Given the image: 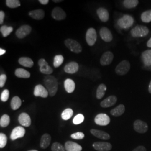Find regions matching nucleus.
<instances>
[{"instance_id":"obj_25","label":"nucleus","mask_w":151,"mask_h":151,"mask_svg":"<svg viewBox=\"0 0 151 151\" xmlns=\"http://www.w3.org/2000/svg\"><path fill=\"white\" fill-rule=\"evenodd\" d=\"M51 142V136L49 134L45 133L42 136L40 146L42 149H45L48 147Z\"/></svg>"},{"instance_id":"obj_16","label":"nucleus","mask_w":151,"mask_h":151,"mask_svg":"<svg viewBox=\"0 0 151 151\" xmlns=\"http://www.w3.org/2000/svg\"><path fill=\"white\" fill-rule=\"evenodd\" d=\"M100 35L105 42H110L113 40V35L110 30L106 27H103L100 30Z\"/></svg>"},{"instance_id":"obj_15","label":"nucleus","mask_w":151,"mask_h":151,"mask_svg":"<svg viewBox=\"0 0 151 151\" xmlns=\"http://www.w3.org/2000/svg\"><path fill=\"white\" fill-rule=\"evenodd\" d=\"M114 59V54L110 51L105 52L103 53L100 58V64L101 65L105 66L110 65Z\"/></svg>"},{"instance_id":"obj_45","label":"nucleus","mask_w":151,"mask_h":151,"mask_svg":"<svg viewBox=\"0 0 151 151\" xmlns=\"http://www.w3.org/2000/svg\"><path fill=\"white\" fill-rule=\"evenodd\" d=\"M5 17V12L3 11H0V24H2L4 22V20Z\"/></svg>"},{"instance_id":"obj_6","label":"nucleus","mask_w":151,"mask_h":151,"mask_svg":"<svg viewBox=\"0 0 151 151\" xmlns=\"http://www.w3.org/2000/svg\"><path fill=\"white\" fill-rule=\"evenodd\" d=\"M86 40L87 43L90 46H93L97 40V33L95 29L93 27L89 28L86 34Z\"/></svg>"},{"instance_id":"obj_34","label":"nucleus","mask_w":151,"mask_h":151,"mask_svg":"<svg viewBox=\"0 0 151 151\" xmlns=\"http://www.w3.org/2000/svg\"><path fill=\"white\" fill-rule=\"evenodd\" d=\"M73 114V110L70 108H67L65 109V110H63V111L62 113L61 117L64 120H68L72 116Z\"/></svg>"},{"instance_id":"obj_8","label":"nucleus","mask_w":151,"mask_h":151,"mask_svg":"<svg viewBox=\"0 0 151 151\" xmlns=\"http://www.w3.org/2000/svg\"><path fill=\"white\" fill-rule=\"evenodd\" d=\"M32 30V28L28 25H22L16 30V37L19 39H23L27 36Z\"/></svg>"},{"instance_id":"obj_43","label":"nucleus","mask_w":151,"mask_h":151,"mask_svg":"<svg viewBox=\"0 0 151 151\" xmlns=\"http://www.w3.org/2000/svg\"><path fill=\"white\" fill-rule=\"evenodd\" d=\"M70 137L74 139L81 140L84 138L85 134L82 132H77L70 135Z\"/></svg>"},{"instance_id":"obj_3","label":"nucleus","mask_w":151,"mask_h":151,"mask_svg":"<svg viewBox=\"0 0 151 151\" xmlns=\"http://www.w3.org/2000/svg\"><path fill=\"white\" fill-rule=\"evenodd\" d=\"M65 44L67 48L76 54L80 53L82 50L81 44L74 39H67L65 41Z\"/></svg>"},{"instance_id":"obj_31","label":"nucleus","mask_w":151,"mask_h":151,"mask_svg":"<svg viewBox=\"0 0 151 151\" xmlns=\"http://www.w3.org/2000/svg\"><path fill=\"white\" fill-rule=\"evenodd\" d=\"M106 89H107V87L106 86V85L103 83L100 84L98 86L96 90V97L97 99H101L104 97V96L105 94Z\"/></svg>"},{"instance_id":"obj_22","label":"nucleus","mask_w":151,"mask_h":151,"mask_svg":"<svg viewBox=\"0 0 151 151\" xmlns=\"http://www.w3.org/2000/svg\"><path fill=\"white\" fill-rule=\"evenodd\" d=\"M97 14L100 20L104 22H108L109 19V12L104 7H100L97 9Z\"/></svg>"},{"instance_id":"obj_44","label":"nucleus","mask_w":151,"mask_h":151,"mask_svg":"<svg viewBox=\"0 0 151 151\" xmlns=\"http://www.w3.org/2000/svg\"><path fill=\"white\" fill-rule=\"evenodd\" d=\"M7 80V76L2 74L0 76V87H3L5 85L6 81Z\"/></svg>"},{"instance_id":"obj_30","label":"nucleus","mask_w":151,"mask_h":151,"mask_svg":"<svg viewBox=\"0 0 151 151\" xmlns=\"http://www.w3.org/2000/svg\"><path fill=\"white\" fill-rule=\"evenodd\" d=\"M22 100L20 97L18 96H14L11 101V108L13 110H16L20 108L22 105Z\"/></svg>"},{"instance_id":"obj_38","label":"nucleus","mask_w":151,"mask_h":151,"mask_svg":"<svg viewBox=\"0 0 151 151\" xmlns=\"http://www.w3.org/2000/svg\"><path fill=\"white\" fill-rule=\"evenodd\" d=\"M64 61V57L62 55H56L54 58L53 65L55 68L59 67L63 63Z\"/></svg>"},{"instance_id":"obj_4","label":"nucleus","mask_w":151,"mask_h":151,"mask_svg":"<svg viewBox=\"0 0 151 151\" xmlns=\"http://www.w3.org/2000/svg\"><path fill=\"white\" fill-rule=\"evenodd\" d=\"M134 23V19L129 15H125L119 19L118 25L122 29H128L131 27Z\"/></svg>"},{"instance_id":"obj_48","label":"nucleus","mask_w":151,"mask_h":151,"mask_svg":"<svg viewBox=\"0 0 151 151\" xmlns=\"http://www.w3.org/2000/svg\"><path fill=\"white\" fill-rule=\"evenodd\" d=\"M6 53V50L4 49H0V55H2L3 54H5Z\"/></svg>"},{"instance_id":"obj_28","label":"nucleus","mask_w":151,"mask_h":151,"mask_svg":"<svg viewBox=\"0 0 151 151\" xmlns=\"http://www.w3.org/2000/svg\"><path fill=\"white\" fill-rule=\"evenodd\" d=\"M18 62L20 65L27 68H32L34 65L33 60L29 57H21Z\"/></svg>"},{"instance_id":"obj_40","label":"nucleus","mask_w":151,"mask_h":151,"mask_svg":"<svg viewBox=\"0 0 151 151\" xmlns=\"http://www.w3.org/2000/svg\"><path fill=\"white\" fill-rule=\"evenodd\" d=\"M85 119V117L83 114H78L77 115H76L73 119V124L76 125L80 124L82 123Z\"/></svg>"},{"instance_id":"obj_14","label":"nucleus","mask_w":151,"mask_h":151,"mask_svg":"<svg viewBox=\"0 0 151 151\" xmlns=\"http://www.w3.org/2000/svg\"><path fill=\"white\" fill-rule=\"evenodd\" d=\"M34 95L36 97L47 98L48 96L49 93L47 88L43 85H38L35 87L34 90Z\"/></svg>"},{"instance_id":"obj_32","label":"nucleus","mask_w":151,"mask_h":151,"mask_svg":"<svg viewBox=\"0 0 151 151\" xmlns=\"http://www.w3.org/2000/svg\"><path fill=\"white\" fill-rule=\"evenodd\" d=\"M139 4L138 0H125L123 2V5L127 9H133L134 8Z\"/></svg>"},{"instance_id":"obj_17","label":"nucleus","mask_w":151,"mask_h":151,"mask_svg":"<svg viewBox=\"0 0 151 151\" xmlns=\"http://www.w3.org/2000/svg\"><path fill=\"white\" fill-rule=\"evenodd\" d=\"M19 122L22 126L25 127H29L32 124V120L30 116L28 114L22 113L20 114L18 118Z\"/></svg>"},{"instance_id":"obj_26","label":"nucleus","mask_w":151,"mask_h":151,"mask_svg":"<svg viewBox=\"0 0 151 151\" xmlns=\"http://www.w3.org/2000/svg\"><path fill=\"white\" fill-rule=\"evenodd\" d=\"M64 86L65 91L69 93H72L75 90V83L70 78H67L65 80Z\"/></svg>"},{"instance_id":"obj_10","label":"nucleus","mask_w":151,"mask_h":151,"mask_svg":"<svg viewBox=\"0 0 151 151\" xmlns=\"http://www.w3.org/2000/svg\"><path fill=\"white\" fill-rule=\"evenodd\" d=\"M25 134V129L20 126L16 127L11 132L10 138L12 140H15L17 138H22Z\"/></svg>"},{"instance_id":"obj_21","label":"nucleus","mask_w":151,"mask_h":151,"mask_svg":"<svg viewBox=\"0 0 151 151\" xmlns=\"http://www.w3.org/2000/svg\"><path fill=\"white\" fill-rule=\"evenodd\" d=\"M65 146L66 151H81L82 150V147L80 145L72 141L66 142Z\"/></svg>"},{"instance_id":"obj_19","label":"nucleus","mask_w":151,"mask_h":151,"mask_svg":"<svg viewBox=\"0 0 151 151\" xmlns=\"http://www.w3.org/2000/svg\"><path fill=\"white\" fill-rule=\"evenodd\" d=\"M117 101V97L114 95H111L106 98L100 103L102 108H106L111 107L114 105Z\"/></svg>"},{"instance_id":"obj_29","label":"nucleus","mask_w":151,"mask_h":151,"mask_svg":"<svg viewBox=\"0 0 151 151\" xmlns=\"http://www.w3.org/2000/svg\"><path fill=\"white\" fill-rule=\"evenodd\" d=\"M16 77L22 78H29L30 77V73L23 68H17L15 71Z\"/></svg>"},{"instance_id":"obj_7","label":"nucleus","mask_w":151,"mask_h":151,"mask_svg":"<svg viewBox=\"0 0 151 151\" xmlns=\"http://www.w3.org/2000/svg\"><path fill=\"white\" fill-rule=\"evenodd\" d=\"M38 65H39V70L43 74L50 75L53 72V70L49 66L48 62L43 58H41L38 60Z\"/></svg>"},{"instance_id":"obj_49","label":"nucleus","mask_w":151,"mask_h":151,"mask_svg":"<svg viewBox=\"0 0 151 151\" xmlns=\"http://www.w3.org/2000/svg\"><path fill=\"white\" fill-rule=\"evenodd\" d=\"M147 46L148 47V48H151V38L148 40V41L147 42Z\"/></svg>"},{"instance_id":"obj_41","label":"nucleus","mask_w":151,"mask_h":151,"mask_svg":"<svg viewBox=\"0 0 151 151\" xmlns=\"http://www.w3.org/2000/svg\"><path fill=\"white\" fill-rule=\"evenodd\" d=\"M7 142V136L4 133H0V148H4Z\"/></svg>"},{"instance_id":"obj_5","label":"nucleus","mask_w":151,"mask_h":151,"mask_svg":"<svg viewBox=\"0 0 151 151\" xmlns=\"http://www.w3.org/2000/svg\"><path fill=\"white\" fill-rule=\"evenodd\" d=\"M130 68V65L129 62L127 60H123L116 66L115 72L118 75H125L129 71Z\"/></svg>"},{"instance_id":"obj_20","label":"nucleus","mask_w":151,"mask_h":151,"mask_svg":"<svg viewBox=\"0 0 151 151\" xmlns=\"http://www.w3.org/2000/svg\"><path fill=\"white\" fill-rule=\"evenodd\" d=\"M90 132L92 135L103 140H108L110 138V136L108 133L102 130L92 129L90 130Z\"/></svg>"},{"instance_id":"obj_52","label":"nucleus","mask_w":151,"mask_h":151,"mask_svg":"<svg viewBox=\"0 0 151 151\" xmlns=\"http://www.w3.org/2000/svg\"><path fill=\"white\" fill-rule=\"evenodd\" d=\"M38 151L37 150H29V151Z\"/></svg>"},{"instance_id":"obj_24","label":"nucleus","mask_w":151,"mask_h":151,"mask_svg":"<svg viewBox=\"0 0 151 151\" xmlns=\"http://www.w3.org/2000/svg\"><path fill=\"white\" fill-rule=\"evenodd\" d=\"M141 58L143 64L146 66L151 65V49L146 50L141 55Z\"/></svg>"},{"instance_id":"obj_51","label":"nucleus","mask_w":151,"mask_h":151,"mask_svg":"<svg viewBox=\"0 0 151 151\" xmlns=\"http://www.w3.org/2000/svg\"><path fill=\"white\" fill-rule=\"evenodd\" d=\"M53 1L55 2V3H58V2H62L63 1H62V0H53Z\"/></svg>"},{"instance_id":"obj_1","label":"nucleus","mask_w":151,"mask_h":151,"mask_svg":"<svg viewBox=\"0 0 151 151\" xmlns=\"http://www.w3.org/2000/svg\"><path fill=\"white\" fill-rule=\"evenodd\" d=\"M44 84L48 90L50 96H54L58 88V83L56 78L52 75L46 76L44 79Z\"/></svg>"},{"instance_id":"obj_2","label":"nucleus","mask_w":151,"mask_h":151,"mask_svg":"<svg viewBox=\"0 0 151 151\" xmlns=\"http://www.w3.org/2000/svg\"><path fill=\"white\" fill-rule=\"evenodd\" d=\"M149 33V29L146 26L137 25L133 27L131 31V35L134 38L144 37Z\"/></svg>"},{"instance_id":"obj_33","label":"nucleus","mask_w":151,"mask_h":151,"mask_svg":"<svg viewBox=\"0 0 151 151\" xmlns=\"http://www.w3.org/2000/svg\"><path fill=\"white\" fill-rule=\"evenodd\" d=\"M10 123V118L8 115L4 114L1 116V118L0 119L1 127L6 128L9 125Z\"/></svg>"},{"instance_id":"obj_42","label":"nucleus","mask_w":151,"mask_h":151,"mask_svg":"<svg viewBox=\"0 0 151 151\" xmlns=\"http://www.w3.org/2000/svg\"><path fill=\"white\" fill-rule=\"evenodd\" d=\"M9 96H10L9 90L7 89L4 90L1 94V97H0L1 100L3 102L7 101L9 98Z\"/></svg>"},{"instance_id":"obj_27","label":"nucleus","mask_w":151,"mask_h":151,"mask_svg":"<svg viewBox=\"0 0 151 151\" xmlns=\"http://www.w3.org/2000/svg\"><path fill=\"white\" fill-rule=\"evenodd\" d=\"M125 110V106L123 104H120L117 107L112 109L110 111V114L114 116L119 117L124 114Z\"/></svg>"},{"instance_id":"obj_36","label":"nucleus","mask_w":151,"mask_h":151,"mask_svg":"<svg viewBox=\"0 0 151 151\" xmlns=\"http://www.w3.org/2000/svg\"><path fill=\"white\" fill-rule=\"evenodd\" d=\"M13 31V27H7L6 25H3L0 27V32L2 34L4 37H7Z\"/></svg>"},{"instance_id":"obj_18","label":"nucleus","mask_w":151,"mask_h":151,"mask_svg":"<svg viewBox=\"0 0 151 151\" xmlns=\"http://www.w3.org/2000/svg\"><path fill=\"white\" fill-rule=\"evenodd\" d=\"M79 70V65L76 62H70L65 65V72L69 74H74Z\"/></svg>"},{"instance_id":"obj_50","label":"nucleus","mask_w":151,"mask_h":151,"mask_svg":"<svg viewBox=\"0 0 151 151\" xmlns=\"http://www.w3.org/2000/svg\"><path fill=\"white\" fill-rule=\"evenodd\" d=\"M148 91L150 93H151V80L149 84V87H148Z\"/></svg>"},{"instance_id":"obj_47","label":"nucleus","mask_w":151,"mask_h":151,"mask_svg":"<svg viewBox=\"0 0 151 151\" xmlns=\"http://www.w3.org/2000/svg\"><path fill=\"white\" fill-rule=\"evenodd\" d=\"M39 2L44 5H46L49 3V0H39Z\"/></svg>"},{"instance_id":"obj_46","label":"nucleus","mask_w":151,"mask_h":151,"mask_svg":"<svg viewBox=\"0 0 151 151\" xmlns=\"http://www.w3.org/2000/svg\"><path fill=\"white\" fill-rule=\"evenodd\" d=\"M133 151H147L146 148L144 146H140L137 147Z\"/></svg>"},{"instance_id":"obj_12","label":"nucleus","mask_w":151,"mask_h":151,"mask_svg":"<svg viewBox=\"0 0 151 151\" xmlns=\"http://www.w3.org/2000/svg\"><path fill=\"white\" fill-rule=\"evenodd\" d=\"M134 129L135 131L139 133H145L148 129V126L146 122L140 120H137L134 122Z\"/></svg>"},{"instance_id":"obj_37","label":"nucleus","mask_w":151,"mask_h":151,"mask_svg":"<svg viewBox=\"0 0 151 151\" xmlns=\"http://www.w3.org/2000/svg\"><path fill=\"white\" fill-rule=\"evenodd\" d=\"M142 21L146 23L151 22V10L144 11L141 15Z\"/></svg>"},{"instance_id":"obj_9","label":"nucleus","mask_w":151,"mask_h":151,"mask_svg":"<svg viewBox=\"0 0 151 151\" xmlns=\"http://www.w3.org/2000/svg\"><path fill=\"white\" fill-rule=\"evenodd\" d=\"M95 123L101 126H106L110 122V118L106 114H99L95 118Z\"/></svg>"},{"instance_id":"obj_35","label":"nucleus","mask_w":151,"mask_h":151,"mask_svg":"<svg viewBox=\"0 0 151 151\" xmlns=\"http://www.w3.org/2000/svg\"><path fill=\"white\" fill-rule=\"evenodd\" d=\"M6 5L9 8L15 9L20 7L21 3L19 0H6Z\"/></svg>"},{"instance_id":"obj_39","label":"nucleus","mask_w":151,"mask_h":151,"mask_svg":"<svg viewBox=\"0 0 151 151\" xmlns=\"http://www.w3.org/2000/svg\"><path fill=\"white\" fill-rule=\"evenodd\" d=\"M51 150L52 151H65V147L58 142L54 143L52 146Z\"/></svg>"},{"instance_id":"obj_11","label":"nucleus","mask_w":151,"mask_h":151,"mask_svg":"<svg viewBox=\"0 0 151 151\" xmlns=\"http://www.w3.org/2000/svg\"><path fill=\"white\" fill-rule=\"evenodd\" d=\"M92 147L97 151H109L112 148V145L108 142H97L93 143Z\"/></svg>"},{"instance_id":"obj_13","label":"nucleus","mask_w":151,"mask_h":151,"mask_svg":"<svg viewBox=\"0 0 151 151\" xmlns=\"http://www.w3.org/2000/svg\"><path fill=\"white\" fill-rule=\"evenodd\" d=\"M52 16L55 20L60 21L65 19L66 13L60 7H56L52 11Z\"/></svg>"},{"instance_id":"obj_23","label":"nucleus","mask_w":151,"mask_h":151,"mask_svg":"<svg viewBox=\"0 0 151 151\" xmlns=\"http://www.w3.org/2000/svg\"><path fill=\"white\" fill-rule=\"evenodd\" d=\"M29 15L35 20H40L44 17L45 12L42 9H37L29 11Z\"/></svg>"}]
</instances>
